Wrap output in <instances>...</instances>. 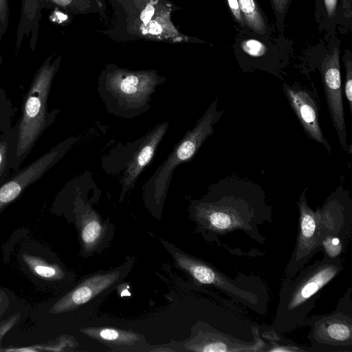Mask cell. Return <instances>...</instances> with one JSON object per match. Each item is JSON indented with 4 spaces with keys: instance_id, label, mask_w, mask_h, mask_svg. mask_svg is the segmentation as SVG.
Listing matches in <instances>:
<instances>
[{
    "instance_id": "6da1fadb",
    "label": "cell",
    "mask_w": 352,
    "mask_h": 352,
    "mask_svg": "<svg viewBox=\"0 0 352 352\" xmlns=\"http://www.w3.org/2000/svg\"><path fill=\"white\" fill-rule=\"evenodd\" d=\"M190 210L198 232L219 246L222 239L236 232L264 244L259 227L272 221V208L263 188L239 177H227L210 185L201 199L192 201Z\"/></svg>"
},
{
    "instance_id": "7a4b0ae2",
    "label": "cell",
    "mask_w": 352,
    "mask_h": 352,
    "mask_svg": "<svg viewBox=\"0 0 352 352\" xmlns=\"http://www.w3.org/2000/svg\"><path fill=\"white\" fill-rule=\"evenodd\" d=\"M301 192L297 206L299 228L294 249L285 267L284 278L290 279L318 252L338 258L352 226V201L342 184L326 199L322 207L314 210Z\"/></svg>"
},
{
    "instance_id": "3957f363",
    "label": "cell",
    "mask_w": 352,
    "mask_h": 352,
    "mask_svg": "<svg viewBox=\"0 0 352 352\" xmlns=\"http://www.w3.org/2000/svg\"><path fill=\"white\" fill-rule=\"evenodd\" d=\"M344 269L341 260L324 254L292 278H283L274 322L269 329L278 335L296 330L302 326L323 288Z\"/></svg>"
},
{
    "instance_id": "277c9868",
    "label": "cell",
    "mask_w": 352,
    "mask_h": 352,
    "mask_svg": "<svg viewBox=\"0 0 352 352\" xmlns=\"http://www.w3.org/2000/svg\"><path fill=\"white\" fill-rule=\"evenodd\" d=\"M166 80L155 69L131 70L108 63L98 78L97 90L109 114L131 119L150 110L156 88Z\"/></svg>"
},
{
    "instance_id": "5b68a950",
    "label": "cell",
    "mask_w": 352,
    "mask_h": 352,
    "mask_svg": "<svg viewBox=\"0 0 352 352\" xmlns=\"http://www.w3.org/2000/svg\"><path fill=\"white\" fill-rule=\"evenodd\" d=\"M62 55H49L35 73L24 96L18 122L17 145L12 169L18 170L36 142L55 121L59 109L48 111V98Z\"/></svg>"
},
{
    "instance_id": "8992f818",
    "label": "cell",
    "mask_w": 352,
    "mask_h": 352,
    "mask_svg": "<svg viewBox=\"0 0 352 352\" xmlns=\"http://www.w3.org/2000/svg\"><path fill=\"white\" fill-rule=\"evenodd\" d=\"M218 100L214 98L195 126L186 131L175 146L166 160L157 167L143 188L145 206L153 212H160L175 168L194 157L204 142L214 131V126L224 110H218Z\"/></svg>"
},
{
    "instance_id": "52a82bcc",
    "label": "cell",
    "mask_w": 352,
    "mask_h": 352,
    "mask_svg": "<svg viewBox=\"0 0 352 352\" xmlns=\"http://www.w3.org/2000/svg\"><path fill=\"white\" fill-rule=\"evenodd\" d=\"M178 8L169 0H151L140 11L112 22L100 32L113 40L137 39L167 43H188L195 38L182 34L172 21V13Z\"/></svg>"
},
{
    "instance_id": "ba28073f",
    "label": "cell",
    "mask_w": 352,
    "mask_h": 352,
    "mask_svg": "<svg viewBox=\"0 0 352 352\" xmlns=\"http://www.w3.org/2000/svg\"><path fill=\"white\" fill-rule=\"evenodd\" d=\"M177 265L192 278L223 292L233 300L260 314H265L268 299L264 284L257 277L239 275L231 278L211 264L179 250H170Z\"/></svg>"
},
{
    "instance_id": "9c48e42d",
    "label": "cell",
    "mask_w": 352,
    "mask_h": 352,
    "mask_svg": "<svg viewBox=\"0 0 352 352\" xmlns=\"http://www.w3.org/2000/svg\"><path fill=\"white\" fill-rule=\"evenodd\" d=\"M302 326L310 327L307 338L312 352H351V288L340 298L333 311L307 318Z\"/></svg>"
},
{
    "instance_id": "30bf717a",
    "label": "cell",
    "mask_w": 352,
    "mask_h": 352,
    "mask_svg": "<svg viewBox=\"0 0 352 352\" xmlns=\"http://www.w3.org/2000/svg\"><path fill=\"white\" fill-rule=\"evenodd\" d=\"M78 141L69 137L60 142L0 186V212L18 199L31 184L57 164Z\"/></svg>"
},
{
    "instance_id": "8fae6325",
    "label": "cell",
    "mask_w": 352,
    "mask_h": 352,
    "mask_svg": "<svg viewBox=\"0 0 352 352\" xmlns=\"http://www.w3.org/2000/svg\"><path fill=\"white\" fill-rule=\"evenodd\" d=\"M252 333L253 340L243 341L200 323L195 326L193 336L186 342V349L201 352H264L267 343L261 337L258 328L252 327Z\"/></svg>"
},
{
    "instance_id": "7c38bea8",
    "label": "cell",
    "mask_w": 352,
    "mask_h": 352,
    "mask_svg": "<svg viewBox=\"0 0 352 352\" xmlns=\"http://www.w3.org/2000/svg\"><path fill=\"white\" fill-rule=\"evenodd\" d=\"M320 73L329 113L343 151L351 153L347 142L340 69V54L336 47L320 64Z\"/></svg>"
},
{
    "instance_id": "4fadbf2b",
    "label": "cell",
    "mask_w": 352,
    "mask_h": 352,
    "mask_svg": "<svg viewBox=\"0 0 352 352\" xmlns=\"http://www.w3.org/2000/svg\"><path fill=\"white\" fill-rule=\"evenodd\" d=\"M129 268H120L86 278L52 307L51 314H62L87 304L111 290Z\"/></svg>"
},
{
    "instance_id": "5bb4252c",
    "label": "cell",
    "mask_w": 352,
    "mask_h": 352,
    "mask_svg": "<svg viewBox=\"0 0 352 352\" xmlns=\"http://www.w3.org/2000/svg\"><path fill=\"white\" fill-rule=\"evenodd\" d=\"M283 89L307 137L324 146L329 153H331V146L322 131L319 107L312 92L300 85L289 86L286 84L283 85Z\"/></svg>"
},
{
    "instance_id": "9a60e30c",
    "label": "cell",
    "mask_w": 352,
    "mask_h": 352,
    "mask_svg": "<svg viewBox=\"0 0 352 352\" xmlns=\"http://www.w3.org/2000/svg\"><path fill=\"white\" fill-rule=\"evenodd\" d=\"M169 126L168 122L155 125L145 135L138 140L135 150L131 153L122 177L120 181L122 186L120 201L135 185L142 170L153 159L158 145L162 142Z\"/></svg>"
},
{
    "instance_id": "2e32d148",
    "label": "cell",
    "mask_w": 352,
    "mask_h": 352,
    "mask_svg": "<svg viewBox=\"0 0 352 352\" xmlns=\"http://www.w3.org/2000/svg\"><path fill=\"white\" fill-rule=\"evenodd\" d=\"M45 6H48L46 0H23L16 50L19 49L20 41L23 40L25 34L27 36L31 34V47L34 48L39 27L41 10Z\"/></svg>"
},
{
    "instance_id": "e0dca14e",
    "label": "cell",
    "mask_w": 352,
    "mask_h": 352,
    "mask_svg": "<svg viewBox=\"0 0 352 352\" xmlns=\"http://www.w3.org/2000/svg\"><path fill=\"white\" fill-rule=\"evenodd\" d=\"M89 337L113 347H133L142 342L140 335L113 328H86L80 330Z\"/></svg>"
},
{
    "instance_id": "ac0fdd59",
    "label": "cell",
    "mask_w": 352,
    "mask_h": 352,
    "mask_svg": "<svg viewBox=\"0 0 352 352\" xmlns=\"http://www.w3.org/2000/svg\"><path fill=\"white\" fill-rule=\"evenodd\" d=\"M49 6H54L72 15L98 14L106 17L104 0H46Z\"/></svg>"
},
{
    "instance_id": "d6986e66",
    "label": "cell",
    "mask_w": 352,
    "mask_h": 352,
    "mask_svg": "<svg viewBox=\"0 0 352 352\" xmlns=\"http://www.w3.org/2000/svg\"><path fill=\"white\" fill-rule=\"evenodd\" d=\"M17 145L16 124L0 134V186L8 178Z\"/></svg>"
},
{
    "instance_id": "ffe728a7",
    "label": "cell",
    "mask_w": 352,
    "mask_h": 352,
    "mask_svg": "<svg viewBox=\"0 0 352 352\" xmlns=\"http://www.w3.org/2000/svg\"><path fill=\"white\" fill-rule=\"evenodd\" d=\"M85 209L80 220V236L84 247L91 250L102 241L105 232L96 214L89 208Z\"/></svg>"
},
{
    "instance_id": "44dd1931",
    "label": "cell",
    "mask_w": 352,
    "mask_h": 352,
    "mask_svg": "<svg viewBox=\"0 0 352 352\" xmlns=\"http://www.w3.org/2000/svg\"><path fill=\"white\" fill-rule=\"evenodd\" d=\"M23 260L29 269L37 276L46 280H60L65 273L57 265L50 264L40 257L24 254Z\"/></svg>"
},
{
    "instance_id": "7402d4cb",
    "label": "cell",
    "mask_w": 352,
    "mask_h": 352,
    "mask_svg": "<svg viewBox=\"0 0 352 352\" xmlns=\"http://www.w3.org/2000/svg\"><path fill=\"white\" fill-rule=\"evenodd\" d=\"M260 336L266 340L267 346L264 352H312L311 348L302 347L270 329Z\"/></svg>"
},
{
    "instance_id": "603a6c76",
    "label": "cell",
    "mask_w": 352,
    "mask_h": 352,
    "mask_svg": "<svg viewBox=\"0 0 352 352\" xmlns=\"http://www.w3.org/2000/svg\"><path fill=\"white\" fill-rule=\"evenodd\" d=\"M247 25L258 34L266 30L265 20L255 0H237Z\"/></svg>"
},
{
    "instance_id": "cb8c5ba5",
    "label": "cell",
    "mask_w": 352,
    "mask_h": 352,
    "mask_svg": "<svg viewBox=\"0 0 352 352\" xmlns=\"http://www.w3.org/2000/svg\"><path fill=\"white\" fill-rule=\"evenodd\" d=\"M116 21L144 8L151 0H108Z\"/></svg>"
},
{
    "instance_id": "d4e9b609",
    "label": "cell",
    "mask_w": 352,
    "mask_h": 352,
    "mask_svg": "<svg viewBox=\"0 0 352 352\" xmlns=\"http://www.w3.org/2000/svg\"><path fill=\"white\" fill-rule=\"evenodd\" d=\"M14 109L6 91L0 88V133L12 126Z\"/></svg>"
},
{
    "instance_id": "484cf974",
    "label": "cell",
    "mask_w": 352,
    "mask_h": 352,
    "mask_svg": "<svg viewBox=\"0 0 352 352\" xmlns=\"http://www.w3.org/2000/svg\"><path fill=\"white\" fill-rule=\"evenodd\" d=\"M242 50L253 57L263 56L267 52L266 47L255 39L246 40L241 43Z\"/></svg>"
},
{
    "instance_id": "4316f807",
    "label": "cell",
    "mask_w": 352,
    "mask_h": 352,
    "mask_svg": "<svg viewBox=\"0 0 352 352\" xmlns=\"http://www.w3.org/2000/svg\"><path fill=\"white\" fill-rule=\"evenodd\" d=\"M344 65L346 75L344 93L349 104L350 113H352V63L351 58L344 60Z\"/></svg>"
},
{
    "instance_id": "83f0119b",
    "label": "cell",
    "mask_w": 352,
    "mask_h": 352,
    "mask_svg": "<svg viewBox=\"0 0 352 352\" xmlns=\"http://www.w3.org/2000/svg\"><path fill=\"white\" fill-rule=\"evenodd\" d=\"M9 20L8 0H0V38L5 34Z\"/></svg>"
},
{
    "instance_id": "f1b7e54d",
    "label": "cell",
    "mask_w": 352,
    "mask_h": 352,
    "mask_svg": "<svg viewBox=\"0 0 352 352\" xmlns=\"http://www.w3.org/2000/svg\"><path fill=\"white\" fill-rule=\"evenodd\" d=\"M228 3L230 7V9L234 15L236 20L243 25V20L242 19L241 12L239 8V5L237 0H228Z\"/></svg>"
},
{
    "instance_id": "f546056e",
    "label": "cell",
    "mask_w": 352,
    "mask_h": 352,
    "mask_svg": "<svg viewBox=\"0 0 352 352\" xmlns=\"http://www.w3.org/2000/svg\"><path fill=\"white\" fill-rule=\"evenodd\" d=\"M337 1L338 0H324L325 8L329 17H331L335 13Z\"/></svg>"
},
{
    "instance_id": "4dcf8cb0",
    "label": "cell",
    "mask_w": 352,
    "mask_h": 352,
    "mask_svg": "<svg viewBox=\"0 0 352 352\" xmlns=\"http://www.w3.org/2000/svg\"><path fill=\"white\" fill-rule=\"evenodd\" d=\"M289 0H272L274 8L279 12H283L285 9Z\"/></svg>"
},
{
    "instance_id": "1f68e13d",
    "label": "cell",
    "mask_w": 352,
    "mask_h": 352,
    "mask_svg": "<svg viewBox=\"0 0 352 352\" xmlns=\"http://www.w3.org/2000/svg\"><path fill=\"white\" fill-rule=\"evenodd\" d=\"M2 62H3V59H2L1 52V38H0V67L1 66Z\"/></svg>"
}]
</instances>
